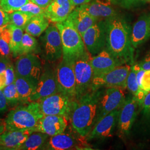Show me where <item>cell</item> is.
I'll use <instances>...</instances> for the list:
<instances>
[{
	"label": "cell",
	"mask_w": 150,
	"mask_h": 150,
	"mask_svg": "<svg viewBox=\"0 0 150 150\" xmlns=\"http://www.w3.org/2000/svg\"><path fill=\"white\" fill-rule=\"evenodd\" d=\"M0 1H1V0H0Z\"/></svg>",
	"instance_id": "f907efd6"
},
{
	"label": "cell",
	"mask_w": 150,
	"mask_h": 150,
	"mask_svg": "<svg viewBox=\"0 0 150 150\" xmlns=\"http://www.w3.org/2000/svg\"><path fill=\"white\" fill-rule=\"evenodd\" d=\"M35 132L33 129L21 131H6L0 136V146L2 150H18L28 137Z\"/></svg>",
	"instance_id": "ffe728a7"
},
{
	"label": "cell",
	"mask_w": 150,
	"mask_h": 150,
	"mask_svg": "<svg viewBox=\"0 0 150 150\" xmlns=\"http://www.w3.org/2000/svg\"><path fill=\"white\" fill-rule=\"evenodd\" d=\"M138 105L134 96L126 99L118 116L117 127L120 136H125L129 134L137 116Z\"/></svg>",
	"instance_id": "5bb4252c"
},
{
	"label": "cell",
	"mask_w": 150,
	"mask_h": 150,
	"mask_svg": "<svg viewBox=\"0 0 150 150\" xmlns=\"http://www.w3.org/2000/svg\"><path fill=\"white\" fill-rule=\"evenodd\" d=\"M90 64L93 72V77L106 73L116 67L124 64L115 58L106 49L96 55L91 56Z\"/></svg>",
	"instance_id": "ac0fdd59"
},
{
	"label": "cell",
	"mask_w": 150,
	"mask_h": 150,
	"mask_svg": "<svg viewBox=\"0 0 150 150\" xmlns=\"http://www.w3.org/2000/svg\"><path fill=\"white\" fill-rule=\"evenodd\" d=\"M69 120L62 116L44 115L40 118L36 127L35 132H41L52 136L63 133L67 127Z\"/></svg>",
	"instance_id": "2e32d148"
},
{
	"label": "cell",
	"mask_w": 150,
	"mask_h": 150,
	"mask_svg": "<svg viewBox=\"0 0 150 150\" xmlns=\"http://www.w3.org/2000/svg\"><path fill=\"white\" fill-rule=\"evenodd\" d=\"M125 100L124 89L122 88L109 87L101 91L96 123L109 113L121 108Z\"/></svg>",
	"instance_id": "8fae6325"
},
{
	"label": "cell",
	"mask_w": 150,
	"mask_h": 150,
	"mask_svg": "<svg viewBox=\"0 0 150 150\" xmlns=\"http://www.w3.org/2000/svg\"><path fill=\"white\" fill-rule=\"evenodd\" d=\"M6 131L5 120L0 118V136Z\"/></svg>",
	"instance_id": "f6af8a7d"
},
{
	"label": "cell",
	"mask_w": 150,
	"mask_h": 150,
	"mask_svg": "<svg viewBox=\"0 0 150 150\" xmlns=\"http://www.w3.org/2000/svg\"><path fill=\"white\" fill-rule=\"evenodd\" d=\"M142 69L145 70H150V50H149L139 63Z\"/></svg>",
	"instance_id": "60d3db41"
},
{
	"label": "cell",
	"mask_w": 150,
	"mask_h": 150,
	"mask_svg": "<svg viewBox=\"0 0 150 150\" xmlns=\"http://www.w3.org/2000/svg\"><path fill=\"white\" fill-rule=\"evenodd\" d=\"M36 82L24 77H16L15 83L22 104L30 103V99L35 90Z\"/></svg>",
	"instance_id": "cb8c5ba5"
},
{
	"label": "cell",
	"mask_w": 150,
	"mask_h": 150,
	"mask_svg": "<svg viewBox=\"0 0 150 150\" xmlns=\"http://www.w3.org/2000/svg\"><path fill=\"white\" fill-rule=\"evenodd\" d=\"M87 51L94 56L106 47V20H98L82 35Z\"/></svg>",
	"instance_id": "30bf717a"
},
{
	"label": "cell",
	"mask_w": 150,
	"mask_h": 150,
	"mask_svg": "<svg viewBox=\"0 0 150 150\" xmlns=\"http://www.w3.org/2000/svg\"><path fill=\"white\" fill-rule=\"evenodd\" d=\"M106 49L123 64L133 62L134 48L131 43L132 27L118 15L106 20Z\"/></svg>",
	"instance_id": "6da1fadb"
},
{
	"label": "cell",
	"mask_w": 150,
	"mask_h": 150,
	"mask_svg": "<svg viewBox=\"0 0 150 150\" xmlns=\"http://www.w3.org/2000/svg\"><path fill=\"white\" fill-rule=\"evenodd\" d=\"M11 38V28L8 24L4 27L0 38V55L7 59H10L11 55L10 47Z\"/></svg>",
	"instance_id": "83f0119b"
},
{
	"label": "cell",
	"mask_w": 150,
	"mask_h": 150,
	"mask_svg": "<svg viewBox=\"0 0 150 150\" xmlns=\"http://www.w3.org/2000/svg\"><path fill=\"white\" fill-rule=\"evenodd\" d=\"M50 22L45 15L33 16L27 23L25 31L34 37H39L50 26Z\"/></svg>",
	"instance_id": "d4e9b609"
},
{
	"label": "cell",
	"mask_w": 150,
	"mask_h": 150,
	"mask_svg": "<svg viewBox=\"0 0 150 150\" xmlns=\"http://www.w3.org/2000/svg\"><path fill=\"white\" fill-rule=\"evenodd\" d=\"M33 3L45 9L52 0H30Z\"/></svg>",
	"instance_id": "ee69618b"
},
{
	"label": "cell",
	"mask_w": 150,
	"mask_h": 150,
	"mask_svg": "<svg viewBox=\"0 0 150 150\" xmlns=\"http://www.w3.org/2000/svg\"><path fill=\"white\" fill-rule=\"evenodd\" d=\"M59 30L64 59L75 61L87 52L80 33L78 32L69 18L55 23Z\"/></svg>",
	"instance_id": "277c9868"
},
{
	"label": "cell",
	"mask_w": 150,
	"mask_h": 150,
	"mask_svg": "<svg viewBox=\"0 0 150 150\" xmlns=\"http://www.w3.org/2000/svg\"><path fill=\"white\" fill-rule=\"evenodd\" d=\"M144 113L146 116H150V92L145 96L142 105Z\"/></svg>",
	"instance_id": "ab89813d"
},
{
	"label": "cell",
	"mask_w": 150,
	"mask_h": 150,
	"mask_svg": "<svg viewBox=\"0 0 150 150\" xmlns=\"http://www.w3.org/2000/svg\"><path fill=\"white\" fill-rule=\"evenodd\" d=\"M19 10L27 13L32 17H33L45 15V9L33 3L31 1H30L26 5L21 7L19 9Z\"/></svg>",
	"instance_id": "d590c367"
},
{
	"label": "cell",
	"mask_w": 150,
	"mask_h": 150,
	"mask_svg": "<svg viewBox=\"0 0 150 150\" xmlns=\"http://www.w3.org/2000/svg\"><path fill=\"white\" fill-rule=\"evenodd\" d=\"M150 38V13H147L140 16L132 28V46L137 48Z\"/></svg>",
	"instance_id": "d6986e66"
},
{
	"label": "cell",
	"mask_w": 150,
	"mask_h": 150,
	"mask_svg": "<svg viewBox=\"0 0 150 150\" xmlns=\"http://www.w3.org/2000/svg\"><path fill=\"white\" fill-rule=\"evenodd\" d=\"M55 73L59 92L76 99V81L74 61L62 58L55 70Z\"/></svg>",
	"instance_id": "9c48e42d"
},
{
	"label": "cell",
	"mask_w": 150,
	"mask_h": 150,
	"mask_svg": "<svg viewBox=\"0 0 150 150\" xmlns=\"http://www.w3.org/2000/svg\"><path fill=\"white\" fill-rule=\"evenodd\" d=\"M50 136L41 132H33L30 134L18 150H42Z\"/></svg>",
	"instance_id": "484cf974"
},
{
	"label": "cell",
	"mask_w": 150,
	"mask_h": 150,
	"mask_svg": "<svg viewBox=\"0 0 150 150\" xmlns=\"http://www.w3.org/2000/svg\"><path fill=\"white\" fill-rule=\"evenodd\" d=\"M39 47L38 40L27 32L23 33L21 45V55L37 51Z\"/></svg>",
	"instance_id": "f546056e"
},
{
	"label": "cell",
	"mask_w": 150,
	"mask_h": 150,
	"mask_svg": "<svg viewBox=\"0 0 150 150\" xmlns=\"http://www.w3.org/2000/svg\"><path fill=\"white\" fill-rule=\"evenodd\" d=\"M101 91H90L75 99L69 120L72 127L83 137H87L96 121Z\"/></svg>",
	"instance_id": "7a4b0ae2"
},
{
	"label": "cell",
	"mask_w": 150,
	"mask_h": 150,
	"mask_svg": "<svg viewBox=\"0 0 150 150\" xmlns=\"http://www.w3.org/2000/svg\"><path fill=\"white\" fill-rule=\"evenodd\" d=\"M8 105L2 90H0V116L8 111Z\"/></svg>",
	"instance_id": "74e56055"
},
{
	"label": "cell",
	"mask_w": 150,
	"mask_h": 150,
	"mask_svg": "<svg viewBox=\"0 0 150 150\" xmlns=\"http://www.w3.org/2000/svg\"><path fill=\"white\" fill-rule=\"evenodd\" d=\"M30 0H1L0 6L8 13L18 11L23 6L26 5Z\"/></svg>",
	"instance_id": "d6a6232c"
},
{
	"label": "cell",
	"mask_w": 150,
	"mask_h": 150,
	"mask_svg": "<svg viewBox=\"0 0 150 150\" xmlns=\"http://www.w3.org/2000/svg\"><path fill=\"white\" fill-rule=\"evenodd\" d=\"M15 79V66L12 64L5 71L0 73V90H2L6 86L14 82Z\"/></svg>",
	"instance_id": "836d02e7"
},
{
	"label": "cell",
	"mask_w": 150,
	"mask_h": 150,
	"mask_svg": "<svg viewBox=\"0 0 150 150\" xmlns=\"http://www.w3.org/2000/svg\"><path fill=\"white\" fill-rule=\"evenodd\" d=\"M68 18L72 22L74 26L81 36L90 27L98 21L88 14L80 6L76 7Z\"/></svg>",
	"instance_id": "603a6c76"
},
{
	"label": "cell",
	"mask_w": 150,
	"mask_h": 150,
	"mask_svg": "<svg viewBox=\"0 0 150 150\" xmlns=\"http://www.w3.org/2000/svg\"><path fill=\"white\" fill-rule=\"evenodd\" d=\"M131 66L120 65L112 70L93 78L91 91L98 90L102 87H120L127 88V79Z\"/></svg>",
	"instance_id": "5b68a950"
},
{
	"label": "cell",
	"mask_w": 150,
	"mask_h": 150,
	"mask_svg": "<svg viewBox=\"0 0 150 150\" xmlns=\"http://www.w3.org/2000/svg\"><path fill=\"white\" fill-rule=\"evenodd\" d=\"M59 92L55 70L47 69L42 72L35 90L30 99V103Z\"/></svg>",
	"instance_id": "4fadbf2b"
},
{
	"label": "cell",
	"mask_w": 150,
	"mask_h": 150,
	"mask_svg": "<svg viewBox=\"0 0 150 150\" xmlns=\"http://www.w3.org/2000/svg\"><path fill=\"white\" fill-rule=\"evenodd\" d=\"M91 0L86 4L79 6L97 20H106L118 15L108 1Z\"/></svg>",
	"instance_id": "44dd1931"
},
{
	"label": "cell",
	"mask_w": 150,
	"mask_h": 150,
	"mask_svg": "<svg viewBox=\"0 0 150 150\" xmlns=\"http://www.w3.org/2000/svg\"><path fill=\"white\" fill-rule=\"evenodd\" d=\"M141 89L150 92V70H146L141 80Z\"/></svg>",
	"instance_id": "8d00e7d4"
},
{
	"label": "cell",
	"mask_w": 150,
	"mask_h": 150,
	"mask_svg": "<svg viewBox=\"0 0 150 150\" xmlns=\"http://www.w3.org/2000/svg\"><path fill=\"white\" fill-rule=\"evenodd\" d=\"M75 100L61 92H57L43 98L38 102L43 116H62L69 120Z\"/></svg>",
	"instance_id": "8992f818"
},
{
	"label": "cell",
	"mask_w": 150,
	"mask_h": 150,
	"mask_svg": "<svg viewBox=\"0 0 150 150\" xmlns=\"http://www.w3.org/2000/svg\"><path fill=\"white\" fill-rule=\"evenodd\" d=\"M38 101L18 105L11 109L5 119L7 131H21L36 127L43 117Z\"/></svg>",
	"instance_id": "3957f363"
},
{
	"label": "cell",
	"mask_w": 150,
	"mask_h": 150,
	"mask_svg": "<svg viewBox=\"0 0 150 150\" xmlns=\"http://www.w3.org/2000/svg\"><path fill=\"white\" fill-rule=\"evenodd\" d=\"M10 23L25 30L27 23L32 17L27 13L18 10L9 14Z\"/></svg>",
	"instance_id": "4dcf8cb0"
},
{
	"label": "cell",
	"mask_w": 150,
	"mask_h": 150,
	"mask_svg": "<svg viewBox=\"0 0 150 150\" xmlns=\"http://www.w3.org/2000/svg\"><path fill=\"white\" fill-rule=\"evenodd\" d=\"M2 148L1 147V146H0V150H2Z\"/></svg>",
	"instance_id": "681fc988"
},
{
	"label": "cell",
	"mask_w": 150,
	"mask_h": 150,
	"mask_svg": "<svg viewBox=\"0 0 150 150\" xmlns=\"http://www.w3.org/2000/svg\"><path fill=\"white\" fill-rule=\"evenodd\" d=\"M91 55L87 51L74 61L76 81V97L80 98L91 91L93 72L90 64Z\"/></svg>",
	"instance_id": "52a82bcc"
},
{
	"label": "cell",
	"mask_w": 150,
	"mask_h": 150,
	"mask_svg": "<svg viewBox=\"0 0 150 150\" xmlns=\"http://www.w3.org/2000/svg\"><path fill=\"white\" fill-rule=\"evenodd\" d=\"M9 25L11 30L10 44L11 54L13 58H16L21 55V45L23 35V30L13 25Z\"/></svg>",
	"instance_id": "4316f807"
},
{
	"label": "cell",
	"mask_w": 150,
	"mask_h": 150,
	"mask_svg": "<svg viewBox=\"0 0 150 150\" xmlns=\"http://www.w3.org/2000/svg\"><path fill=\"white\" fill-rule=\"evenodd\" d=\"M77 141L72 134L64 132L49 137L42 150H70L76 147Z\"/></svg>",
	"instance_id": "7402d4cb"
},
{
	"label": "cell",
	"mask_w": 150,
	"mask_h": 150,
	"mask_svg": "<svg viewBox=\"0 0 150 150\" xmlns=\"http://www.w3.org/2000/svg\"><path fill=\"white\" fill-rule=\"evenodd\" d=\"M5 27V26L0 27V38H1V35L2 32V31H3V30H4V27Z\"/></svg>",
	"instance_id": "7dc6e473"
},
{
	"label": "cell",
	"mask_w": 150,
	"mask_h": 150,
	"mask_svg": "<svg viewBox=\"0 0 150 150\" xmlns=\"http://www.w3.org/2000/svg\"><path fill=\"white\" fill-rule=\"evenodd\" d=\"M76 7L83 5L90 2L91 0H72Z\"/></svg>",
	"instance_id": "bcb514c9"
},
{
	"label": "cell",
	"mask_w": 150,
	"mask_h": 150,
	"mask_svg": "<svg viewBox=\"0 0 150 150\" xmlns=\"http://www.w3.org/2000/svg\"><path fill=\"white\" fill-rule=\"evenodd\" d=\"M41 47L43 57L49 62H54L62 58L63 51L61 35L58 28L51 25L41 37Z\"/></svg>",
	"instance_id": "ba28073f"
},
{
	"label": "cell",
	"mask_w": 150,
	"mask_h": 150,
	"mask_svg": "<svg viewBox=\"0 0 150 150\" xmlns=\"http://www.w3.org/2000/svg\"><path fill=\"white\" fill-rule=\"evenodd\" d=\"M2 90L9 107H16L18 105H21L20 96L17 90L15 82L6 86Z\"/></svg>",
	"instance_id": "f1b7e54d"
},
{
	"label": "cell",
	"mask_w": 150,
	"mask_h": 150,
	"mask_svg": "<svg viewBox=\"0 0 150 150\" xmlns=\"http://www.w3.org/2000/svg\"><path fill=\"white\" fill-rule=\"evenodd\" d=\"M42 70L41 59L33 53L20 55L15 64L16 77L27 78L36 82L42 74Z\"/></svg>",
	"instance_id": "7c38bea8"
},
{
	"label": "cell",
	"mask_w": 150,
	"mask_h": 150,
	"mask_svg": "<svg viewBox=\"0 0 150 150\" xmlns=\"http://www.w3.org/2000/svg\"><path fill=\"white\" fill-rule=\"evenodd\" d=\"M149 92L144 91V90L141 89V88H139V90L136 92V93L135 94L134 96L135 97L136 100L137 101L138 103H139V105L142 106L145 96H146V95Z\"/></svg>",
	"instance_id": "7bdbcfd3"
},
{
	"label": "cell",
	"mask_w": 150,
	"mask_h": 150,
	"mask_svg": "<svg viewBox=\"0 0 150 150\" xmlns=\"http://www.w3.org/2000/svg\"><path fill=\"white\" fill-rule=\"evenodd\" d=\"M120 109L114 110L97 122L86 137L87 139H106L112 136L118 122Z\"/></svg>",
	"instance_id": "9a60e30c"
},
{
	"label": "cell",
	"mask_w": 150,
	"mask_h": 150,
	"mask_svg": "<svg viewBox=\"0 0 150 150\" xmlns=\"http://www.w3.org/2000/svg\"><path fill=\"white\" fill-rule=\"evenodd\" d=\"M11 64L12 63L10 59L5 58L0 55V73L5 71Z\"/></svg>",
	"instance_id": "b9f144b4"
},
{
	"label": "cell",
	"mask_w": 150,
	"mask_h": 150,
	"mask_svg": "<svg viewBox=\"0 0 150 150\" xmlns=\"http://www.w3.org/2000/svg\"><path fill=\"white\" fill-rule=\"evenodd\" d=\"M114 5L125 9L138 7L145 3V0H106Z\"/></svg>",
	"instance_id": "e575fe53"
},
{
	"label": "cell",
	"mask_w": 150,
	"mask_h": 150,
	"mask_svg": "<svg viewBox=\"0 0 150 150\" xmlns=\"http://www.w3.org/2000/svg\"><path fill=\"white\" fill-rule=\"evenodd\" d=\"M145 1L148 2H150V0H145Z\"/></svg>",
	"instance_id": "c3c4849f"
},
{
	"label": "cell",
	"mask_w": 150,
	"mask_h": 150,
	"mask_svg": "<svg viewBox=\"0 0 150 150\" xmlns=\"http://www.w3.org/2000/svg\"><path fill=\"white\" fill-rule=\"evenodd\" d=\"M76 8L72 0H52L45 8V15L53 23L66 20Z\"/></svg>",
	"instance_id": "e0dca14e"
},
{
	"label": "cell",
	"mask_w": 150,
	"mask_h": 150,
	"mask_svg": "<svg viewBox=\"0 0 150 150\" xmlns=\"http://www.w3.org/2000/svg\"><path fill=\"white\" fill-rule=\"evenodd\" d=\"M141 68L139 63L135 64L131 66L127 79V88L134 96L136 92L139 90V86L137 81V72Z\"/></svg>",
	"instance_id": "1f68e13d"
},
{
	"label": "cell",
	"mask_w": 150,
	"mask_h": 150,
	"mask_svg": "<svg viewBox=\"0 0 150 150\" xmlns=\"http://www.w3.org/2000/svg\"><path fill=\"white\" fill-rule=\"evenodd\" d=\"M10 23L9 14L0 6V27H4Z\"/></svg>",
	"instance_id": "f35d334b"
}]
</instances>
